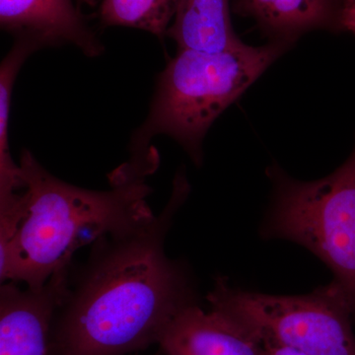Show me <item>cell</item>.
<instances>
[{"instance_id":"obj_11","label":"cell","mask_w":355,"mask_h":355,"mask_svg":"<svg viewBox=\"0 0 355 355\" xmlns=\"http://www.w3.org/2000/svg\"><path fill=\"white\" fill-rule=\"evenodd\" d=\"M180 0H101L96 16L103 27H127L167 36Z\"/></svg>"},{"instance_id":"obj_10","label":"cell","mask_w":355,"mask_h":355,"mask_svg":"<svg viewBox=\"0 0 355 355\" xmlns=\"http://www.w3.org/2000/svg\"><path fill=\"white\" fill-rule=\"evenodd\" d=\"M231 0H180L167 36L178 49L221 53L242 46L231 20Z\"/></svg>"},{"instance_id":"obj_7","label":"cell","mask_w":355,"mask_h":355,"mask_svg":"<svg viewBox=\"0 0 355 355\" xmlns=\"http://www.w3.org/2000/svg\"><path fill=\"white\" fill-rule=\"evenodd\" d=\"M0 26L43 48L72 44L91 58L105 50L76 0H0Z\"/></svg>"},{"instance_id":"obj_3","label":"cell","mask_w":355,"mask_h":355,"mask_svg":"<svg viewBox=\"0 0 355 355\" xmlns=\"http://www.w3.org/2000/svg\"><path fill=\"white\" fill-rule=\"evenodd\" d=\"M292 44L268 42L263 46L243 44L221 53L178 49L156 84L150 110L130 139L125 167L149 176L159 166L150 142L168 135L202 163V144L212 123L253 85Z\"/></svg>"},{"instance_id":"obj_5","label":"cell","mask_w":355,"mask_h":355,"mask_svg":"<svg viewBox=\"0 0 355 355\" xmlns=\"http://www.w3.org/2000/svg\"><path fill=\"white\" fill-rule=\"evenodd\" d=\"M207 301L261 343L306 355H355L352 311L333 284L302 295H272L237 288L218 277Z\"/></svg>"},{"instance_id":"obj_13","label":"cell","mask_w":355,"mask_h":355,"mask_svg":"<svg viewBox=\"0 0 355 355\" xmlns=\"http://www.w3.org/2000/svg\"><path fill=\"white\" fill-rule=\"evenodd\" d=\"M263 345V355H306L297 350L282 347V345H275V343H261Z\"/></svg>"},{"instance_id":"obj_9","label":"cell","mask_w":355,"mask_h":355,"mask_svg":"<svg viewBox=\"0 0 355 355\" xmlns=\"http://www.w3.org/2000/svg\"><path fill=\"white\" fill-rule=\"evenodd\" d=\"M338 0H231L237 15L251 18L268 42L293 44L315 30H335Z\"/></svg>"},{"instance_id":"obj_14","label":"cell","mask_w":355,"mask_h":355,"mask_svg":"<svg viewBox=\"0 0 355 355\" xmlns=\"http://www.w3.org/2000/svg\"><path fill=\"white\" fill-rule=\"evenodd\" d=\"M76 1L81 8H83V6L92 7V8H94V7L99 6L101 0H76Z\"/></svg>"},{"instance_id":"obj_12","label":"cell","mask_w":355,"mask_h":355,"mask_svg":"<svg viewBox=\"0 0 355 355\" xmlns=\"http://www.w3.org/2000/svg\"><path fill=\"white\" fill-rule=\"evenodd\" d=\"M334 32L355 34V0H338Z\"/></svg>"},{"instance_id":"obj_1","label":"cell","mask_w":355,"mask_h":355,"mask_svg":"<svg viewBox=\"0 0 355 355\" xmlns=\"http://www.w3.org/2000/svg\"><path fill=\"white\" fill-rule=\"evenodd\" d=\"M178 173L164 209L96 240L58 307L53 355H127L158 343L166 327L197 303L186 268L168 258L165 240L190 193Z\"/></svg>"},{"instance_id":"obj_2","label":"cell","mask_w":355,"mask_h":355,"mask_svg":"<svg viewBox=\"0 0 355 355\" xmlns=\"http://www.w3.org/2000/svg\"><path fill=\"white\" fill-rule=\"evenodd\" d=\"M28 209L11 244L0 250V282H22L38 291L53 273L69 268L85 245L154 216L146 178L120 168L111 189L88 190L53 176L29 150L21 154Z\"/></svg>"},{"instance_id":"obj_4","label":"cell","mask_w":355,"mask_h":355,"mask_svg":"<svg viewBox=\"0 0 355 355\" xmlns=\"http://www.w3.org/2000/svg\"><path fill=\"white\" fill-rule=\"evenodd\" d=\"M268 173L275 191L263 237L297 243L324 261L354 314L355 146L343 164L322 179L300 181L277 166Z\"/></svg>"},{"instance_id":"obj_6","label":"cell","mask_w":355,"mask_h":355,"mask_svg":"<svg viewBox=\"0 0 355 355\" xmlns=\"http://www.w3.org/2000/svg\"><path fill=\"white\" fill-rule=\"evenodd\" d=\"M69 268L53 273L41 289L0 286V355H53L55 313L69 287Z\"/></svg>"},{"instance_id":"obj_8","label":"cell","mask_w":355,"mask_h":355,"mask_svg":"<svg viewBox=\"0 0 355 355\" xmlns=\"http://www.w3.org/2000/svg\"><path fill=\"white\" fill-rule=\"evenodd\" d=\"M158 345L165 355H263L261 343L244 327L197 303L173 318Z\"/></svg>"}]
</instances>
